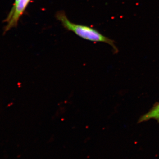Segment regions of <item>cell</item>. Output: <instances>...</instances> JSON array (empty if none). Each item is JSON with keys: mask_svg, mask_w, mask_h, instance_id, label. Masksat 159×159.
<instances>
[{"mask_svg": "<svg viewBox=\"0 0 159 159\" xmlns=\"http://www.w3.org/2000/svg\"><path fill=\"white\" fill-rule=\"evenodd\" d=\"M151 119L157 120L159 123V102L156 103L148 112L140 117L138 122H146Z\"/></svg>", "mask_w": 159, "mask_h": 159, "instance_id": "3957f363", "label": "cell"}, {"mask_svg": "<svg viewBox=\"0 0 159 159\" xmlns=\"http://www.w3.org/2000/svg\"><path fill=\"white\" fill-rule=\"evenodd\" d=\"M20 0H15V2L14 3V5H13V6H15L16 4H17V3L19 2Z\"/></svg>", "mask_w": 159, "mask_h": 159, "instance_id": "277c9868", "label": "cell"}, {"mask_svg": "<svg viewBox=\"0 0 159 159\" xmlns=\"http://www.w3.org/2000/svg\"><path fill=\"white\" fill-rule=\"evenodd\" d=\"M30 1L31 0H20L15 6H13L6 19L7 25L5 28V32L17 26L19 20Z\"/></svg>", "mask_w": 159, "mask_h": 159, "instance_id": "7a4b0ae2", "label": "cell"}, {"mask_svg": "<svg viewBox=\"0 0 159 159\" xmlns=\"http://www.w3.org/2000/svg\"><path fill=\"white\" fill-rule=\"evenodd\" d=\"M56 17L65 29L73 31L79 37L91 41L106 43L112 47L115 53H118V49L115 45L114 41L102 35L96 29L71 22L63 11L57 12Z\"/></svg>", "mask_w": 159, "mask_h": 159, "instance_id": "6da1fadb", "label": "cell"}]
</instances>
